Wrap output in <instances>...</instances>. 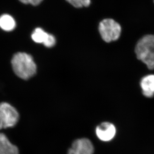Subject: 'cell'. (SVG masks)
<instances>
[{"label": "cell", "mask_w": 154, "mask_h": 154, "mask_svg": "<svg viewBox=\"0 0 154 154\" xmlns=\"http://www.w3.org/2000/svg\"><path fill=\"white\" fill-rule=\"evenodd\" d=\"M12 67L15 74L20 79L28 80L35 75L36 66L31 55L26 52H17L12 59Z\"/></svg>", "instance_id": "obj_1"}, {"label": "cell", "mask_w": 154, "mask_h": 154, "mask_svg": "<svg viewBox=\"0 0 154 154\" xmlns=\"http://www.w3.org/2000/svg\"><path fill=\"white\" fill-rule=\"evenodd\" d=\"M138 60L149 69H154V35H146L139 39L135 47Z\"/></svg>", "instance_id": "obj_2"}, {"label": "cell", "mask_w": 154, "mask_h": 154, "mask_svg": "<svg viewBox=\"0 0 154 154\" xmlns=\"http://www.w3.org/2000/svg\"><path fill=\"white\" fill-rule=\"evenodd\" d=\"M98 29L102 39L108 43L118 40L122 32L119 23L112 19H104L101 21Z\"/></svg>", "instance_id": "obj_3"}, {"label": "cell", "mask_w": 154, "mask_h": 154, "mask_svg": "<svg viewBox=\"0 0 154 154\" xmlns=\"http://www.w3.org/2000/svg\"><path fill=\"white\" fill-rule=\"evenodd\" d=\"M19 119V113L12 105L7 102L0 103V130L15 126Z\"/></svg>", "instance_id": "obj_4"}, {"label": "cell", "mask_w": 154, "mask_h": 154, "mask_svg": "<svg viewBox=\"0 0 154 154\" xmlns=\"http://www.w3.org/2000/svg\"><path fill=\"white\" fill-rule=\"evenodd\" d=\"M94 148L92 143L87 138H81L72 143L67 154H93Z\"/></svg>", "instance_id": "obj_5"}, {"label": "cell", "mask_w": 154, "mask_h": 154, "mask_svg": "<svg viewBox=\"0 0 154 154\" xmlns=\"http://www.w3.org/2000/svg\"><path fill=\"white\" fill-rule=\"evenodd\" d=\"M32 41L38 44H42L45 47L51 48L56 44L54 36L51 34L45 32L42 28H36L32 34Z\"/></svg>", "instance_id": "obj_6"}, {"label": "cell", "mask_w": 154, "mask_h": 154, "mask_svg": "<svg viewBox=\"0 0 154 154\" xmlns=\"http://www.w3.org/2000/svg\"><path fill=\"white\" fill-rule=\"evenodd\" d=\"M95 132L98 139L104 142H108L114 138L116 129L113 124L103 122L96 127Z\"/></svg>", "instance_id": "obj_7"}, {"label": "cell", "mask_w": 154, "mask_h": 154, "mask_svg": "<svg viewBox=\"0 0 154 154\" xmlns=\"http://www.w3.org/2000/svg\"><path fill=\"white\" fill-rule=\"evenodd\" d=\"M142 93L146 97L154 96V74H149L143 77L140 82Z\"/></svg>", "instance_id": "obj_8"}, {"label": "cell", "mask_w": 154, "mask_h": 154, "mask_svg": "<svg viewBox=\"0 0 154 154\" xmlns=\"http://www.w3.org/2000/svg\"><path fill=\"white\" fill-rule=\"evenodd\" d=\"M0 154H19L16 146L12 144L4 133H0Z\"/></svg>", "instance_id": "obj_9"}, {"label": "cell", "mask_w": 154, "mask_h": 154, "mask_svg": "<svg viewBox=\"0 0 154 154\" xmlns=\"http://www.w3.org/2000/svg\"><path fill=\"white\" fill-rule=\"evenodd\" d=\"M16 23L10 15L4 14L0 17V28L6 32H11L15 29Z\"/></svg>", "instance_id": "obj_10"}, {"label": "cell", "mask_w": 154, "mask_h": 154, "mask_svg": "<svg viewBox=\"0 0 154 154\" xmlns=\"http://www.w3.org/2000/svg\"><path fill=\"white\" fill-rule=\"evenodd\" d=\"M70 4L76 8L88 7L91 4V0H66Z\"/></svg>", "instance_id": "obj_11"}, {"label": "cell", "mask_w": 154, "mask_h": 154, "mask_svg": "<svg viewBox=\"0 0 154 154\" xmlns=\"http://www.w3.org/2000/svg\"><path fill=\"white\" fill-rule=\"evenodd\" d=\"M24 4H31L32 6H38L42 2L43 0H19Z\"/></svg>", "instance_id": "obj_12"}, {"label": "cell", "mask_w": 154, "mask_h": 154, "mask_svg": "<svg viewBox=\"0 0 154 154\" xmlns=\"http://www.w3.org/2000/svg\"></svg>", "instance_id": "obj_13"}]
</instances>
